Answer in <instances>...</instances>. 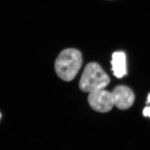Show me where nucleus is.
I'll list each match as a JSON object with an SVG mask.
<instances>
[{"label":"nucleus","mask_w":150,"mask_h":150,"mask_svg":"<svg viewBox=\"0 0 150 150\" xmlns=\"http://www.w3.org/2000/svg\"><path fill=\"white\" fill-rule=\"evenodd\" d=\"M114 104L120 110H127L131 107L134 101V93L126 86L116 87L112 92Z\"/></svg>","instance_id":"4"},{"label":"nucleus","mask_w":150,"mask_h":150,"mask_svg":"<svg viewBox=\"0 0 150 150\" xmlns=\"http://www.w3.org/2000/svg\"><path fill=\"white\" fill-rule=\"evenodd\" d=\"M1 117V113H0V118Z\"/></svg>","instance_id":"8"},{"label":"nucleus","mask_w":150,"mask_h":150,"mask_svg":"<svg viewBox=\"0 0 150 150\" xmlns=\"http://www.w3.org/2000/svg\"><path fill=\"white\" fill-rule=\"evenodd\" d=\"M147 103H150V94L149 95L148 98H147Z\"/></svg>","instance_id":"7"},{"label":"nucleus","mask_w":150,"mask_h":150,"mask_svg":"<svg viewBox=\"0 0 150 150\" xmlns=\"http://www.w3.org/2000/svg\"><path fill=\"white\" fill-rule=\"evenodd\" d=\"M112 70L117 78H122L127 74L126 55L123 52H116L112 56Z\"/></svg>","instance_id":"5"},{"label":"nucleus","mask_w":150,"mask_h":150,"mask_svg":"<svg viewBox=\"0 0 150 150\" xmlns=\"http://www.w3.org/2000/svg\"><path fill=\"white\" fill-rule=\"evenodd\" d=\"M88 102L93 110L101 113L110 111L115 105L112 92L104 90L90 93Z\"/></svg>","instance_id":"3"},{"label":"nucleus","mask_w":150,"mask_h":150,"mask_svg":"<svg viewBox=\"0 0 150 150\" xmlns=\"http://www.w3.org/2000/svg\"><path fill=\"white\" fill-rule=\"evenodd\" d=\"M110 79L100 65L96 62L87 64L79 82V88L85 92L91 93L103 90Z\"/></svg>","instance_id":"2"},{"label":"nucleus","mask_w":150,"mask_h":150,"mask_svg":"<svg viewBox=\"0 0 150 150\" xmlns=\"http://www.w3.org/2000/svg\"><path fill=\"white\" fill-rule=\"evenodd\" d=\"M143 114L145 116H148L150 117V107H146L145 108L143 111Z\"/></svg>","instance_id":"6"},{"label":"nucleus","mask_w":150,"mask_h":150,"mask_svg":"<svg viewBox=\"0 0 150 150\" xmlns=\"http://www.w3.org/2000/svg\"><path fill=\"white\" fill-rule=\"evenodd\" d=\"M82 64V54L75 48H67L57 56L54 63L56 73L65 81L72 80L77 74Z\"/></svg>","instance_id":"1"}]
</instances>
